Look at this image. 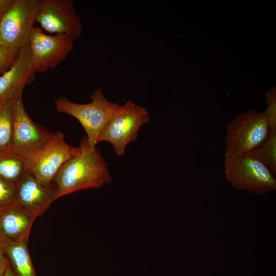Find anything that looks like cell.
I'll use <instances>...</instances> for the list:
<instances>
[{"label": "cell", "mask_w": 276, "mask_h": 276, "mask_svg": "<svg viewBox=\"0 0 276 276\" xmlns=\"http://www.w3.org/2000/svg\"><path fill=\"white\" fill-rule=\"evenodd\" d=\"M14 100L0 101V151L11 148L13 131Z\"/></svg>", "instance_id": "17"}, {"label": "cell", "mask_w": 276, "mask_h": 276, "mask_svg": "<svg viewBox=\"0 0 276 276\" xmlns=\"http://www.w3.org/2000/svg\"><path fill=\"white\" fill-rule=\"evenodd\" d=\"M15 0H0V16L4 15L12 7Z\"/></svg>", "instance_id": "22"}, {"label": "cell", "mask_w": 276, "mask_h": 276, "mask_svg": "<svg viewBox=\"0 0 276 276\" xmlns=\"http://www.w3.org/2000/svg\"><path fill=\"white\" fill-rule=\"evenodd\" d=\"M269 129L264 112L251 109L238 114L226 127L224 155H246L265 141Z\"/></svg>", "instance_id": "4"}, {"label": "cell", "mask_w": 276, "mask_h": 276, "mask_svg": "<svg viewBox=\"0 0 276 276\" xmlns=\"http://www.w3.org/2000/svg\"><path fill=\"white\" fill-rule=\"evenodd\" d=\"M3 246H4V243H3V241L1 234H0V253L4 254Z\"/></svg>", "instance_id": "24"}, {"label": "cell", "mask_w": 276, "mask_h": 276, "mask_svg": "<svg viewBox=\"0 0 276 276\" xmlns=\"http://www.w3.org/2000/svg\"><path fill=\"white\" fill-rule=\"evenodd\" d=\"M29 172L28 160L11 149L0 151V178L15 186Z\"/></svg>", "instance_id": "15"}, {"label": "cell", "mask_w": 276, "mask_h": 276, "mask_svg": "<svg viewBox=\"0 0 276 276\" xmlns=\"http://www.w3.org/2000/svg\"><path fill=\"white\" fill-rule=\"evenodd\" d=\"M74 41L65 35H49L34 27L29 45L35 71L44 73L57 66L74 50Z\"/></svg>", "instance_id": "9"}, {"label": "cell", "mask_w": 276, "mask_h": 276, "mask_svg": "<svg viewBox=\"0 0 276 276\" xmlns=\"http://www.w3.org/2000/svg\"><path fill=\"white\" fill-rule=\"evenodd\" d=\"M147 110L128 101L120 105L103 128L98 142H106L119 156L125 154L127 146L136 141L140 128L150 121Z\"/></svg>", "instance_id": "5"}, {"label": "cell", "mask_w": 276, "mask_h": 276, "mask_svg": "<svg viewBox=\"0 0 276 276\" xmlns=\"http://www.w3.org/2000/svg\"><path fill=\"white\" fill-rule=\"evenodd\" d=\"M4 276H16L11 265L8 267Z\"/></svg>", "instance_id": "23"}, {"label": "cell", "mask_w": 276, "mask_h": 276, "mask_svg": "<svg viewBox=\"0 0 276 276\" xmlns=\"http://www.w3.org/2000/svg\"><path fill=\"white\" fill-rule=\"evenodd\" d=\"M15 186L0 178V210L16 203Z\"/></svg>", "instance_id": "20"}, {"label": "cell", "mask_w": 276, "mask_h": 276, "mask_svg": "<svg viewBox=\"0 0 276 276\" xmlns=\"http://www.w3.org/2000/svg\"><path fill=\"white\" fill-rule=\"evenodd\" d=\"M246 155L262 163L275 175L276 128L269 129L268 136L265 141Z\"/></svg>", "instance_id": "16"}, {"label": "cell", "mask_w": 276, "mask_h": 276, "mask_svg": "<svg viewBox=\"0 0 276 276\" xmlns=\"http://www.w3.org/2000/svg\"><path fill=\"white\" fill-rule=\"evenodd\" d=\"M1 17H2V16H0V20H1Z\"/></svg>", "instance_id": "25"}, {"label": "cell", "mask_w": 276, "mask_h": 276, "mask_svg": "<svg viewBox=\"0 0 276 276\" xmlns=\"http://www.w3.org/2000/svg\"><path fill=\"white\" fill-rule=\"evenodd\" d=\"M42 0H15L0 20V41L20 49L29 43Z\"/></svg>", "instance_id": "6"}, {"label": "cell", "mask_w": 276, "mask_h": 276, "mask_svg": "<svg viewBox=\"0 0 276 276\" xmlns=\"http://www.w3.org/2000/svg\"><path fill=\"white\" fill-rule=\"evenodd\" d=\"M19 50L7 46L0 41V75L14 64L18 57Z\"/></svg>", "instance_id": "18"}, {"label": "cell", "mask_w": 276, "mask_h": 276, "mask_svg": "<svg viewBox=\"0 0 276 276\" xmlns=\"http://www.w3.org/2000/svg\"><path fill=\"white\" fill-rule=\"evenodd\" d=\"M36 218L16 203L0 210V234L4 244L27 241Z\"/></svg>", "instance_id": "13"}, {"label": "cell", "mask_w": 276, "mask_h": 276, "mask_svg": "<svg viewBox=\"0 0 276 276\" xmlns=\"http://www.w3.org/2000/svg\"><path fill=\"white\" fill-rule=\"evenodd\" d=\"M224 174L238 190L265 195L276 190L275 175L264 164L246 155H224Z\"/></svg>", "instance_id": "3"}, {"label": "cell", "mask_w": 276, "mask_h": 276, "mask_svg": "<svg viewBox=\"0 0 276 276\" xmlns=\"http://www.w3.org/2000/svg\"><path fill=\"white\" fill-rule=\"evenodd\" d=\"M35 72L29 43L20 49L15 62L0 75V101L22 97L25 86L31 82Z\"/></svg>", "instance_id": "11"}, {"label": "cell", "mask_w": 276, "mask_h": 276, "mask_svg": "<svg viewBox=\"0 0 276 276\" xmlns=\"http://www.w3.org/2000/svg\"><path fill=\"white\" fill-rule=\"evenodd\" d=\"M27 242L20 241L4 244V254L16 276H36Z\"/></svg>", "instance_id": "14"}, {"label": "cell", "mask_w": 276, "mask_h": 276, "mask_svg": "<svg viewBox=\"0 0 276 276\" xmlns=\"http://www.w3.org/2000/svg\"><path fill=\"white\" fill-rule=\"evenodd\" d=\"M37 22L47 31L65 35L74 41L83 31L80 18L70 0H42Z\"/></svg>", "instance_id": "10"}, {"label": "cell", "mask_w": 276, "mask_h": 276, "mask_svg": "<svg viewBox=\"0 0 276 276\" xmlns=\"http://www.w3.org/2000/svg\"><path fill=\"white\" fill-rule=\"evenodd\" d=\"M10 265L6 256L4 253H0V276H4L8 267Z\"/></svg>", "instance_id": "21"}, {"label": "cell", "mask_w": 276, "mask_h": 276, "mask_svg": "<svg viewBox=\"0 0 276 276\" xmlns=\"http://www.w3.org/2000/svg\"><path fill=\"white\" fill-rule=\"evenodd\" d=\"M53 134L40 128L32 120L25 110L22 97L14 100L13 131L10 149L29 161Z\"/></svg>", "instance_id": "8"}, {"label": "cell", "mask_w": 276, "mask_h": 276, "mask_svg": "<svg viewBox=\"0 0 276 276\" xmlns=\"http://www.w3.org/2000/svg\"><path fill=\"white\" fill-rule=\"evenodd\" d=\"M90 98L89 103L78 104L61 97L55 100V106L59 112L68 114L79 122L86 133L89 145L96 147L103 128L120 104L108 100L100 89L95 90Z\"/></svg>", "instance_id": "2"}, {"label": "cell", "mask_w": 276, "mask_h": 276, "mask_svg": "<svg viewBox=\"0 0 276 276\" xmlns=\"http://www.w3.org/2000/svg\"><path fill=\"white\" fill-rule=\"evenodd\" d=\"M15 186L16 203L36 218L56 200L54 187L42 185L29 172Z\"/></svg>", "instance_id": "12"}, {"label": "cell", "mask_w": 276, "mask_h": 276, "mask_svg": "<svg viewBox=\"0 0 276 276\" xmlns=\"http://www.w3.org/2000/svg\"><path fill=\"white\" fill-rule=\"evenodd\" d=\"M267 108L264 112L270 129L276 128V88L272 87L266 93Z\"/></svg>", "instance_id": "19"}, {"label": "cell", "mask_w": 276, "mask_h": 276, "mask_svg": "<svg viewBox=\"0 0 276 276\" xmlns=\"http://www.w3.org/2000/svg\"><path fill=\"white\" fill-rule=\"evenodd\" d=\"M78 151V147L68 144L58 132L28 161L29 172L42 185L50 186L61 167Z\"/></svg>", "instance_id": "7"}, {"label": "cell", "mask_w": 276, "mask_h": 276, "mask_svg": "<svg viewBox=\"0 0 276 276\" xmlns=\"http://www.w3.org/2000/svg\"><path fill=\"white\" fill-rule=\"evenodd\" d=\"M112 177L96 147H91L86 137L82 139L78 151L61 167L52 183L56 200L82 190L96 189L109 183Z\"/></svg>", "instance_id": "1"}]
</instances>
